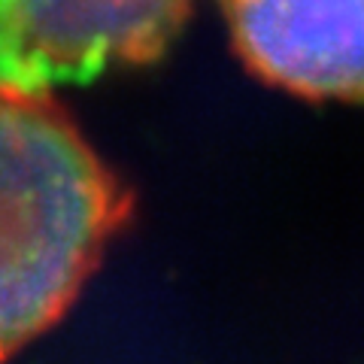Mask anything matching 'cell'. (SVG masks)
I'll return each mask as SVG.
<instances>
[{
    "label": "cell",
    "instance_id": "1",
    "mask_svg": "<svg viewBox=\"0 0 364 364\" xmlns=\"http://www.w3.org/2000/svg\"><path fill=\"white\" fill-rule=\"evenodd\" d=\"M131 207L58 104L0 85V364L70 310Z\"/></svg>",
    "mask_w": 364,
    "mask_h": 364
},
{
    "label": "cell",
    "instance_id": "2",
    "mask_svg": "<svg viewBox=\"0 0 364 364\" xmlns=\"http://www.w3.org/2000/svg\"><path fill=\"white\" fill-rule=\"evenodd\" d=\"M191 0H0V85L49 95L176 43Z\"/></svg>",
    "mask_w": 364,
    "mask_h": 364
},
{
    "label": "cell",
    "instance_id": "3",
    "mask_svg": "<svg viewBox=\"0 0 364 364\" xmlns=\"http://www.w3.org/2000/svg\"><path fill=\"white\" fill-rule=\"evenodd\" d=\"M261 82L306 100L364 104V0H215Z\"/></svg>",
    "mask_w": 364,
    "mask_h": 364
}]
</instances>
